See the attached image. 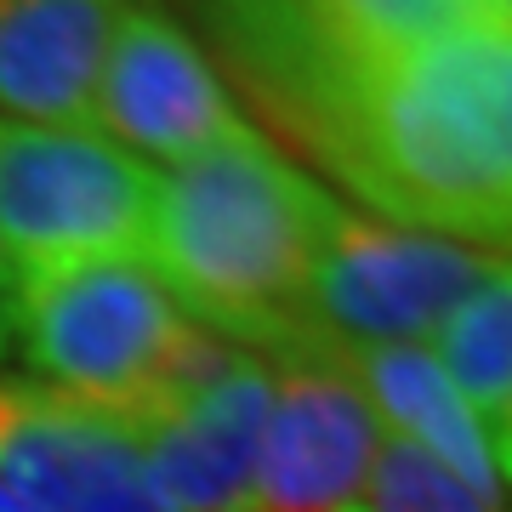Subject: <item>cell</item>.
<instances>
[{
    "instance_id": "obj_1",
    "label": "cell",
    "mask_w": 512,
    "mask_h": 512,
    "mask_svg": "<svg viewBox=\"0 0 512 512\" xmlns=\"http://www.w3.org/2000/svg\"><path fill=\"white\" fill-rule=\"evenodd\" d=\"M313 143L376 211L512 251V23L501 12L382 57L308 103Z\"/></svg>"
},
{
    "instance_id": "obj_2",
    "label": "cell",
    "mask_w": 512,
    "mask_h": 512,
    "mask_svg": "<svg viewBox=\"0 0 512 512\" xmlns=\"http://www.w3.org/2000/svg\"><path fill=\"white\" fill-rule=\"evenodd\" d=\"M330 211L325 188L245 126L160 171L143 262L183 319L222 342L245 353L313 348L302 336V285Z\"/></svg>"
},
{
    "instance_id": "obj_3",
    "label": "cell",
    "mask_w": 512,
    "mask_h": 512,
    "mask_svg": "<svg viewBox=\"0 0 512 512\" xmlns=\"http://www.w3.org/2000/svg\"><path fill=\"white\" fill-rule=\"evenodd\" d=\"M183 325V308L143 256H86L12 285V353L40 387L109 416H126L148 393Z\"/></svg>"
},
{
    "instance_id": "obj_4",
    "label": "cell",
    "mask_w": 512,
    "mask_h": 512,
    "mask_svg": "<svg viewBox=\"0 0 512 512\" xmlns=\"http://www.w3.org/2000/svg\"><path fill=\"white\" fill-rule=\"evenodd\" d=\"M154 183L160 171L97 131L0 120V251L12 274L143 256Z\"/></svg>"
},
{
    "instance_id": "obj_5",
    "label": "cell",
    "mask_w": 512,
    "mask_h": 512,
    "mask_svg": "<svg viewBox=\"0 0 512 512\" xmlns=\"http://www.w3.org/2000/svg\"><path fill=\"white\" fill-rule=\"evenodd\" d=\"M495 268L490 251L382 228L336 205L302 285V336L313 348H416Z\"/></svg>"
},
{
    "instance_id": "obj_6",
    "label": "cell",
    "mask_w": 512,
    "mask_h": 512,
    "mask_svg": "<svg viewBox=\"0 0 512 512\" xmlns=\"http://www.w3.org/2000/svg\"><path fill=\"white\" fill-rule=\"evenodd\" d=\"M274 404L262 427L251 512H365L387 421L342 348L274 353Z\"/></svg>"
},
{
    "instance_id": "obj_7",
    "label": "cell",
    "mask_w": 512,
    "mask_h": 512,
    "mask_svg": "<svg viewBox=\"0 0 512 512\" xmlns=\"http://www.w3.org/2000/svg\"><path fill=\"white\" fill-rule=\"evenodd\" d=\"M92 120L97 137H109L114 148H137L165 165H183L211 143L245 131V114L234 109L211 57L154 0L126 6L114 23Z\"/></svg>"
},
{
    "instance_id": "obj_8",
    "label": "cell",
    "mask_w": 512,
    "mask_h": 512,
    "mask_svg": "<svg viewBox=\"0 0 512 512\" xmlns=\"http://www.w3.org/2000/svg\"><path fill=\"white\" fill-rule=\"evenodd\" d=\"M0 478L40 512H160L120 416L0 376Z\"/></svg>"
},
{
    "instance_id": "obj_9",
    "label": "cell",
    "mask_w": 512,
    "mask_h": 512,
    "mask_svg": "<svg viewBox=\"0 0 512 512\" xmlns=\"http://www.w3.org/2000/svg\"><path fill=\"white\" fill-rule=\"evenodd\" d=\"M268 404L274 370L268 359L245 353L205 393L120 416V427L143 450V473L160 512H251Z\"/></svg>"
},
{
    "instance_id": "obj_10",
    "label": "cell",
    "mask_w": 512,
    "mask_h": 512,
    "mask_svg": "<svg viewBox=\"0 0 512 512\" xmlns=\"http://www.w3.org/2000/svg\"><path fill=\"white\" fill-rule=\"evenodd\" d=\"M137 0H0V120L92 131L114 23Z\"/></svg>"
},
{
    "instance_id": "obj_11",
    "label": "cell",
    "mask_w": 512,
    "mask_h": 512,
    "mask_svg": "<svg viewBox=\"0 0 512 512\" xmlns=\"http://www.w3.org/2000/svg\"><path fill=\"white\" fill-rule=\"evenodd\" d=\"M348 370L370 393L376 416L399 427V439H410L421 456H433L444 473L467 484L490 512L507 507V484L495 473V450L484 439L478 416L461 404L450 376L427 348H342Z\"/></svg>"
},
{
    "instance_id": "obj_12",
    "label": "cell",
    "mask_w": 512,
    "mask_h": 512,
    "mask_svg": "<svg viewBox=\"0 0 512 512\" xmlns=\"http://www.w3.org/2000/svg\"><path fill=\"white\" fill-rule=\"evenodd\" d=\"M439 370L461 393V404L484 421H501L512 410V268H495L439 330Z\"/></svg>"
},
{
    "instance_id": "obj_13",
    "label": "cell",
    "mask_w": 512,
    "mask_h": 512,
    "mask_svg": "<svg viewBox=\"0 0 512 512\" xmlns=\"http://www.w3.org/2000/svg\"><path fill=\"white\" fill-rule=\"evenodd\" d=\"M365 512H490V507L467 484H456L433 456H421L410 439L387 433L382 456H376Z\"/></svg>"
},
{
    "instance_id": "obj_14",
    "label": "cell",
    "mask_w": 512,
    "mask_h": 512,
    "mask_svg": "<svg viewBox=\"0 0 512 512\" xmlns=\"http://www.w3.org/2000/svg\"><path fill=\"white\" fill-rule=\"evenodd\" d=\"M12 285H18V274H12V262L0 251V359L12 353Z\"/></svg>"
},
{
    "instance_id": "obj_15",
    "label": "cell",
    "mask_w": 512,
    "mask_h": 512,
    "mask_svg": "<svg viewBox=\"0 0 512 512\" xmlns=\"http://www.w3.org/2000/svg\"><path fill=\"white\" fill-rule=\"evenodd\" d=\"M490 450H495V473H501V484H507V478H512V410L495 421V444H490Z\"/></svg>"
},
{
    "instance_id": "obj_16",
    "label": "cell",
    "mask_w": 512,
    "mask_h": 512,
    "mask_svg": "<svg viewBox=\"0 0 512 512\" xmlns=\"http://www.w3.org/2000/svg\"><path fill=\"white\" fill-rule=\"evenodd\" d=\"M0 512H40V507H35V501H23V495L0 478Z\"/></svg>"
},
{
    "instance_id": "obj_17",
    "label": "cell",
    "mask_w": 512,
    "mask_h": 512,
    "mask_svg": "<svg viewBox=\"0 0 512 512\" xmlns=\"http://www.w3.org/2000/svg\"><path fill=\"white\" fill-rule=\"evenodd\" d=\"M484 6H490V12H501V18L512 23V0H484Z\"/></svg>"
}]
</instances>
